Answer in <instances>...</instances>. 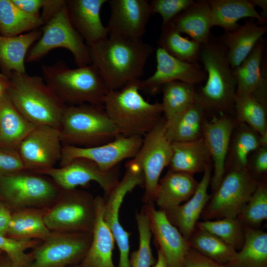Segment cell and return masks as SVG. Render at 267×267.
<instances>
[{"label":"cell","mask_w":267,"mask_h":267,"mask_svg":"<svg viewBox=\"0 0 267 267\" xmlns=\"http://www.w3.org/2000/svg\"><path fill=\"white\" fill-rule=\"evenodd\" d=\"M193 0H153L150 2L152 14H159L162 19V25L172 20L176 16L187 8Z\"/></svg>","instance_id":"f6af8a7d"},{"label":"cell","mask_w":267,"mask_h":267,"mask_svg":"<svg viewBox=\"0 0 267 267\" xmlns=\"http://www.w3.org/2000/svg\"><path fill=\"white\" fill-rule=\"evenodd\" d=\"M196 228L216 235L236 251L244 242V227L237 218L198 222Z\"/></svg>","instance_id":"60d3db41"},{"label":"cell","mask_w":267,"mask_h":267,"mask_svg":"<svg viewBox=\"0 0 267 267\" xmlns=\"http://www.w3.org/2000/svg\"><path fill=\"white\" fill-rule=\"evenodd\" d=\"M236 121L232 115L212 116L204 124L202 136L213 162V175L211 184L213 191L219 186L225 174V163L231 136Z\"/></svg>","instance_id":"ffe728a7"},{"label":"cell","mask_w":267,"mask_h":267,"mask_svg":"<svg viewBox=\"0 0 267 267\" xmlns=\"http://www.w3.org/2000/svg\"><path fill=\"white\" fill-rule=\"evenodd\" d=\"M42 30L37 29L16 36L0 34V65L3 74L26 73V58L31 47L41 38Z\"/></svg>","instance_id":"83f0119b"},{"label":"cell","mask_w":267,"mask_h":267,"mask_svg":"<svg viewBox=\"0 0 267 267\" xmlns=\"http://www.w3.org/2000/svg\"><path fill=\"white\" fill-rule=\"evenodd\" d=\"M68 267H80L79 265L72 266Z\"/></svg>","instance_id":"6f0895ef"},{"label":"cell","mask_w":267,"mask_h":267,"mask_svg":"<svg viewBox=\"0 0 267 267\" xmlns=\"http://www.w3.org/2000/svg\"><path fill=\"white\" fill-rule=\"evenodd\" d=\"M142 142V137L119 135L107 143L95 146L63 145L59 166H64L75 159L84 158L94 162L103 171H110L123 160L134 158Z\"/></svg>","instance_id":"5bb4252c"},{"label":"cell","mask_w":267,"mask_h":267,"mask_svg":"<svg viewBox=\"0 0 267 267\" xmlns=\"http://www.w3.org/2000/svg\"><path fill=\"white\" fill-rule=\"evenodd\" d=\"M143 185L142 169L133 158L126 164L123 178L105 199L103 219L111 230L119 249L118 267H131L129 261L130 234L124 229L120 222V209L126 195L136 186H143Z\"/></svg>","instance_id":"4fadbf2b"},{"label":"cell","mask_w":267,"mask_h":267,"mask_svg":"<svg viewBox=\"0 0 267 267\" xmlns=\"http://www.w3.org/2000/svg\"><path fill=\"white\" fill-rule=\"evenodd\" d=\"M136 221L139 234L137 250L130 255L131 267H151L156 262L152 252L151 239L152 232L148 217L142 210L136 214Z\"/></svg>","instance_id":"7bdbcfd3"},{"label":"cell","mask_w":267,"mask_h":267,"mask_svg":"<svg viewBox=\"0 0 267 267\" xmlns=\"http://www.w3.org/2000/svg\"><path fill=\"white\" fill-rule=\"evenodd\" d=\"M172 153L171 142L166 134V120L163 117L143 137L142 145L134 158L139 164L144 178L142 201L154 203L161 174L168 167Z\"/></svg>","instance_id":"7c38bea8"},{"label":"cell","mask_w":267,"mask_h":267,"mask_svg":"<svg viewBox=\"0 0 267 267\" xmlns=\"http://www.w3.org/2000/svg\"><path fill=\"white\" fill-rule=\"evenodd\" d=\"M199 182L193 175L168 170L159 181L154 203L164 212L188 200Z\"/></svg>","instance_id":"484cf974"},{"label":"cell","mask_w":267,"mask_h":267,"mask_svg":"<svg viewBox=\"0 0 267 267\" xmlns=\"http://www.w3.org/2000/svg\"><path fill=\"white\" fill-rule=\"evenodd\" d=\"M108 0H66L68 14L73 27L88 47L105 39L109 35L102 23L100 10Z\"/></svg>","instance_id":"44dd1931"},{"label":"cell","mask_w":267,"mask_h":267,"mask_svg":"<svg viewBox=\"0 0 267 267\" xmlns=\"http://www.w3.org/2000/svg\"><path fill=\"white\" fill-rule=\"evenodd\" d=\"M37 239L17 240L0 235V250L7 255L16 267H28L31 261L26 251L38 245Z\"/></svg>","instance_id":"ee69618b"},{"label":"cell","mask_w":267,"mask_h":267,"mask_svg":"<svg viewBox=\"0 0 267 267\" xmlns=\"http://www.w3.org/2000/svg\"><path fill=\"white\" fill-rule=\"evenodd\" d=\"M207 115L196 102L171 121L166 122V134L172 143L196 140L202 136Z\"/></svg>","instance_id":"836d02e7"},{"label":"cell","mask_w":267,"mask_h":267,"mask_svg":"<svg viewBox=\"0 0 267 267\" xmlns=\"http://www.w3.org/2000/svg\"><path fill=\"white\" fill-rule=\"evenodd\" d=\"M41 38L31 47L26 62L37 61L56 48H64L73 55L78 67L91 64L89 48L69 19L66 1L44 25Z\"/></svg>","instance_id":"ba28073f"},{"label":"cell","mask_w":267,"mask_h":267,"mask_svg":"<svg viewBox=\"0 0 267 267\" xmlns=\"http://www.w3.org/2000/svg\"><path fill=\"white\" fill-rule=\"evenodd\" d=\"M64 0H44L42 17L44 24L66 3Z\"/></svg>","instance_id":"f907efd6"},{"label":"cell","mask_w":267,"mask_h":267,"mask_svg":"<svg viewBox=\"0 0 267 267\" xmlns=\"http://www.w3.org/2000/svg\"><path fill=\"white\" fill-rule=\"evenodd\" d=\"M212 27L218 26L225 32L232 31L239 26L238 21L251 18L265 24V19L256 10L250 0H209Z\"/></svg>","instance_id":"f546056e"},{"label":"cell","mask_w":267,"mask_h":267,"mask_svg":"<svg viewBox=\"0 0 267 267\" xmlns=\"http://www.w3.org/2000/svg\"><path fill=\"white\" fill-rule=\"evenodd\" d=\"M212 170L210 163L204 171L193 195L183 203L165 212L169 221L187 239L195 229L198 219L210 199L211 194L208 190L211 183Z\"/></svg>","instance_id":"7402d4cb"},{"label":"cell","mask_w":267,"mask_h":267,"mask_svg":"<svg viewBox=\"0 0 267 267\" xmlns=\"http://www.w3.org/2000/svg\"><path fill=\"white\" fill-rule=\"evenodd\" d=\"M248 168L256 177L267 172V146H261L251 154Z\"/></svg>","instance_id":"c3c4849f"},{"label":"cell","mask_w":267,"mask_h":267,"mask_svg":"<svg viewBox=\"0 0 267 267\" xmlns=\"http://www.w3.org/2000/svg\"><path fill=\"white\" fill-rule=\"evenodd\" d=\"M140 80L110 90L103 106L120 135L143 137L163 118L161 103H150L140 94Z\"/></svg>","instance_id":"3957f363"},{"label":"cell","mask_w":267,"mask_h":267,"mask_svg":"<svg viewBox=\"0 0 267 267\" xmlns=\"http://www.w3.org/2000/svg\"><path fill=\"white\" fill-rule=\"evenodd\" d=\"M63 145L81 147L107 143L120 135L103 105H66L58 127Z\"/></svg>","instance_id":"8992f818"},{"label":"cell","mask_w":267,"mask_h":267,"mask_svg":"<svg viewBox=\"0 0 267 267\" xmlns=\"http://www.w3.org/2000/svg\"><path fill=\"white\" fill-rule=\"evenodd\" d=\"M267 31L266 26H259L249 20L219 39L226 49L232 70L241 64Z\"/></svg>","instance_id":"d4e9b609"},{"label":"cell","mask_w":267,"mask_h":267,"mask_svg":"<svg viewBox=\"0 0 267 267\" xmlns=\"http://www.w3.org/2000/svg\"><path fill=\"white\" fill-rule=\"evenodd\" d=\"M170 22L180 34H187L201 45L206 43L213 27L208 0L194 1Z\"/></svg>","instance_id":"f1b7e54d"},{"label":"cell","mask_w":267,"mask_h":267,"mask_svg":"<svg viewBox=\"0 0 267 267\" xmlns=\"http://www.w3.org/2000/svg\"><path fill=\"white\" fill-rule=\"evenodd\" d=\"M18 7L29 14L41 16L40 10L42 9L44 0H11Z\"/></svg>","instance_id":"681fc988"},{"label":"cell","mask_w":267,"mask_h":267,"mask_svg":"<svg viewBox=\"0 0 267 267\" xmlns=\"http://www.w3.org/2000/svg\"><path fill=\"white\" fill-rule=\"evenodd\" d=\"M44 220L51 231L92 232L95 218V197L88 192L61 190Z\"/></svg>","instance_id":"9c48e42d"},{"label":"cell","mask_w":267,"mask_h":267,"mask_svg":"<svg viewBox=\"0 0 267 267\" xmlns=\"http://www.w3.org/2000/svg\"><path fill=\"white\" fill-rule=\"evenodd\" d=\"M34 173L50 178L61 190L73 189L95 181L103 189L106 197L119 181L118 166L110 171L104 172L94 162L84 158L75 159L62 167Z\"/></svg>","instance_id":"9a60e30c"},{"label":"cell","mask_w":267,"mask_h":267,"mask_svg":"<svg viewBox=\"0 0 267 267\" xmlns=\"http://www.w3.org/2000/svg\"><path fill=\"white\" fill-rule=\"evenodd\" d=\"M109 35L128 40L141 39L152 14L147 0H109Z\"/></svg>","instance_id":"e0dca14e"},{"label":"cell","mask_w":267,"mask_h":267,"mask_svg":"<svg viewBox=\"0 0 267 267\" xmlns=\"http://www.w3.org/2000/svg\"><path fill=\"white\" fill-rule=\"evenodd\" d=\"M9 85V77L3 73H0V104L7 95Z\"/></svg>","instance_id":"f5cc1de1"},{"label":"cell","mask_w":267,"mask_h":267,"mask_svg":"<svg viewBox=\"0 0 267 267\" xmlns=\"http://www.w3.org/2000/svg\"><path fill=\"white\" fill-rule=\"evenodd\" d=\"M156 68L154 73L140 82L141 90L152 93L164 84L176 81L196 85L205 81L207 74L199 63L179 60L158 46L156 49Z\"/></svg>","instance_id":"d6986e66"},{"label":"cell","mask_w":267,"mask_h":267,"mask_svg":"<svg viewBox=\"0 0 267 267\" xmlns=\"http://www.w3.org/2000/svg\"><path fill=\"white\" fill-rule=\"evenodd\" d=\"M89 48L91 64L97 69L109 91L119 89L139 80L154 50L141 39L128 40L112 35Z\"/></svg>","instance_id":"6da1fadb"},{"label":"cell","mask_w":267,"mask_h":267,"mask_svg":"<svg viewBox=\"0 0 267 267\" xmlns=\"http://www.w3.org/2000/svg\"><path fill=\"white\" fill-rule=\"evenodd\" d=\"M195 85L176 81L161 87L163 114L167 123L196 102Z\"/></svg>","instance_id":"8d00e7d4"},{"label":"cell","mask_w":267,"mask_h":267,"mask_svg":"<svg viewBox=\"0 0 267 267\" xmlns=\"http://www.w3.org/2000/svg\"><path fill=\"white\" fill-rule=\"evenodd\" d=\"M105 198L95 197V218L88 252L80 267H116L112 260L114 237L103 219Z\"/></svg>","instance_id":"cb8c5ba5"},{"label":"cell","mask_w":267,"mask_h":267,"mask_svg":"<svg viewBox=\"0 0 267 267\" xmlns=\"http://www.w3.org/2000/svg\"><path fill=\"white\" fill-rule=\"evenodd\" d=\"M7 95L17 110L35 126L58 128L66 105L42 77L27 72L8 76Z\"/></svg>","instance_id":"277c9868"},{"label":"cell","mask_w":267,"mask_h":267,"mask_svg":"<svg viewBox=\"0 0 267 267\" xmlns=\"http://www.w3.org/2000/svg\"><path fill=\"white\" fill-rule=\"evenodd\" d=\"M245 240L227 267H267V233L244 227Z\"/></svg>","instance_id":"e575fe53"},{"label":"cell","mask_w":267,"mask_h":267,"mask_svg":"<svg viewBox=\"0 0 267 267\" xmlns=\"http://www.w3.org/2000/svg\"><path fill=\"white\" fill-rule=\"evenodd\" d=\"M41 70L44 82L67 105H103L109 91L91 64L71 69L59 61L52 65L42 64Z\"/></svg>","instance_id":"5b68a950"},{"label":"cell","mask_w":267,"mask_h":267,"mask_svg":"<svg viewBox=\"0 0 267 267\" xmlns=\"http://www.w3.org/2000/svg\"><path fill=\"white\" fill-rule=\"evenodd\" d=\"M2 253H3V252L1 250H0V256Z\"/></svg>","instance_id":"680465c9"},{"label":"cell","mask_w":267,"mask_h":267,"mask_svg":"<svg viewBox=\"0 0 267 267\" xmlns=\"http://www.w3.org/2000/svg\"><path fill=\"white\" fill-rule=\"evenodd\" d=\"M92 232L51 231L34 248L28 267H68L79 265L92 240Z\"/></svg>","instance_id":"8fae6325"},{"label":"cell","mask_w":267,"mask_h":267,"mask_svg":"<svg viewBox=\"0 0 267 267\" xmlns=\"http://www.w3.org/2000/svg\"><path fill=\"white\" fill-rule=\"evenodd\" d=\"M259 183L249 168L228 171L211 194L201 218L203 221L237 218Z\"/></svg>","instance_id":"30bf717a"},{"label":"cell","mask_w":267,"mask_h":267,"mask_svg":"<svg viewBox=\"0 0 267 267\" xmlns=\"http://www.w3.org/2000/svg\"><path fill=\"white\" fill-rule=\"evenodd\" d=\"M36 127L17 110L7 94L0 104V148L17 150Z\"/></svg>","instance_id":"1f68e13d"},{"label":"cell","mask_w":267,"mask_h":267,"mask_svg":"<svg viewBox=\"0 0 267 267\" xmlns=\"http://www.w3.org/2000/svg\"><path fill=\"white\" fill-rule=\"evenodd\" d=\"M264 48V43L260 40L232 71L236 81V95H250L267 107V81L262 68Z\"/></svg>","instance_id":"603a6c76"},{"label":"cell","mask_w":267,"mask_h":267,"mask_svg":"<svg viewBox=\"0 0 267 267\" xmlns=\"http://www.w3.org/2000/svg\"><path fill=\"white\" fill-rule=\"evenodd\" d=\"M267 107L253 96L236 95L233 114L236 122L244 123L260 135L267 134Z\"/></svg>","instance_id":"ab89813d"},{"label":"cell","mask_w":267,"mask_h":267,"mask_svg":"<svg viewBox=\"0 0 267 267\" xmlns=\"http://www.w3.org/2000/svg\"><path fill=\"white\" fill-rule=\"evenodd\" d=\"M12 213L10 209L0 201V235L6 236Z\"/></svg>","instance_id":"816d5d0a"},{"label":"cell","mask_w":267,"mask_h":267,"mask_svg":"<svg viewBox=\"0 0 267 267\" xmlns=\"http://www.w3.org/2000/svg\"><path fill=\"white\" fill-rule=\"evenodd\" d=\"M26 170L17 150L0 148V177Z\"/></svg>","instance_id":"bcb514c9"},{"label":"cell","mask_w":267,"mask_h":267,"mask_svg":"<svg viewBox=\"0 0 267 267\" xmlns=\"http://www.w3.org/2000/svg\"><path fill=\"white\" fill-rule=\"evenodd\" d=\"M261 146V135L247 125L236 122L226 157L225 173L248 168L250 156Z\"/></svg>","instance_id":"4dcf8cb0"},{"label":"cell","mask_w":267,"mask_h":267,"mask_svg":"<svg viewBox=\"0 0 267 267\" xmlns=\"http://www.w3.org/2000/svg\"><path fill=\"white\" fill-rule=\"evenodd\" d=\"M143 210L147 215L152 234L169 267H183L190 249L188 239L168 220L164 211L156 209L154 203L145 204Z\"/></svg>","instance_id":"ac0fdd59"},{"label":"cell","mask_w":267,"mask_h":267,"mask_svg":"<svg viewBox=\"0 0 267 267\" xmlns=\"http://www.w3.org/2000/svg\"><path fill=\"white\" fill-rule=\"evenodd\" d=\"M199 62L207 78L205 85L196 89V103L207 115L233 114L236 81L219 39L211 36L208 42L201 45Z\"/></svg>","instance_id":"7a4b0ae2"},{"label":"cell","mask_w":267,"mask_h":267,"mask_svg":"<svg viewBox=\"0 0 267 267\" xmlns=\"http://www.w3.org/2000/svg\"><path fill=\"white\" fill-rule=\"evenodd\" d=\"M172 153L169 170L194 176L203 172L210 163L211 157L202 137L185 142H172Z\"/></svg>","instance_id":"4316f807"},{"label":"cell","mask_w":267,"mask_h":267,"mask_svg":"<svg viewBox=\"0 0 267 267\" xmlns=\"http://www.w3.org/2000/svg\"><path fill=\"white\" fill-rule=\"evenodd\" d=\"M183 267H227L201 254L192 248L187 252Z\"/></svg>","instance_id":"7dc6e473"},{"label":"cell","mask_w":267,"mask_h":267,"mask_svg":"<svg viewBox=\"0 0 267 267\" xmlns=\"http://www.w3.org/2000/svg\"><path fill=\"white\" fill-rule=\"evenodd\" d=\"M158 44V46L179 60L199 62L201 44L182 37L171 22L162 25Z\"/></svg>","instance_id":"74e56055"},{"label":"cell","mask_w":267,"mask_h":267,"mask_svg":"<svg viewBox=\"0 0 267 267\" xmlns=\"http://www.w3.org/2000/svg\"><path fill=\"white\" fill-rule=\"evenodd\" d=\"M237 218L244 227L252 228H259L267 220V185L265 181H259Z\"/></svg>","instance_id":"b9f144b4"},{"label":"cell","mask_w":267,"mask_h":267,"mask_svg":"<svg viewBox=\"0 0 267 267\" xmlns=\"http://www.w3.org/2000/svg\"><path fill=\"white\" fill-rule=\"evenodd\" d=\"M252 4L261 7L263 11L261 15L266 20L267 15V0H250Z\"/></svg>","instance_id":"db71d44e"},{"label":"cell","mask_w":267,"mask_h":267,"mask_svg":"<svg viewBox=\"0 0 267 267\" xmlns=\"http://www.w3.org/2000/svg\"><path fill=\"white\" fill-rule=\"evenodd\" d=\"M46 210L45 208H28L14 211L6 236L17 240H44L51 231L44 222Z\"/></svg>","instance_id":"d6a6232c"},{"label":"cell","mask_w":267,"mask_h":267,"mask_svg":"<svg viewBox=\"0 0 267 267\" xmlns=\"http://www.w3.org/2000/svg\"><path fill=\"white\" fill-rule=\"evenodd\" d=\"M46 177L26 170L0 177V201L15 211L54 202L61 189Z\"/></svg>","instance_id":"52a82bcc"},{"label":"cell","mask_w":267,"mask_h":267,"mask_svg":"<svg viewBox=\"0 0 267 267\" xmlns=\"http://www.w3.org/2000/svg\"><path fill=\"white\" fill-rule=\"evenodd\" d=\"M62 147L58 128L37 126L22 141L17 150L26 170L35 172L54 167L60 160Z\"/></svg>","instance_id":"2e32d148"},{"label":"cell","mask_w":267,"mask_h":267,"mask_svg":"<svg viewBox=\"0 0 267 267\" xmlns=\"http://www.w3.org/2000/svg\"><path fill=\"white\" fill-rule=\"evenodd\" d=\"M191 248L222 264H227L235 257L237 251L216 235L195 228L188 239Z\"/></svg>","instance_id":"f35d334b"},{"label":"cell","mask_w":267,"mask_h":267,"mask_svg":"<svg viewBox=\"0 0 267 267\" xmlns=\"http://www.w3.org/2000/svg\"><path fill=\"white\" fill-rule=\"evenodd\" d=\"M153 267H169L161 251L157 249V259Z\"/></svg>","instance_id":"9f6ffc18"},{"label":"cell","mask_w":267,"mask_h":267,"mask_svg":"<svg viewBox=\"0 0 267 267\" xmlns=\"http://www.w3.org/2000/svg\"><path fill=\"white\" fill-rule=\"evenodd\" d=\"M0 267H16L11 259L5 253L0 256Z\"/></svg>","instance_id":"11a10c76"},{"label":"cell","mask_w":267,"mask_h":267,"mask_svg":"<svg viewBox=\"0 0 267 267\" xmlns=\"http://www.w3.org/2000/svg\"><path fill=\"white\" fill-rule=\"evenodd\" d=\"M44 25L41 16L23 11L11 0H0V34L16 36L38 29Z\"/></svg>","instance_id":"d590c367"}]
</instances>
